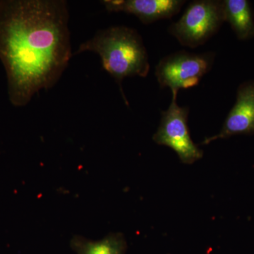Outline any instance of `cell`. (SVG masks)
<instances>
[{"label":"cell","mask_w":254,"mask_h":254,"mask_svg":"<svg viewBox=\"0 0 254 254\" xmlns=\"http://www.w3.org/2000/svg\"><path fill=\"white\" fill-rule=\"evenodd\" d=\"M184 0H104L101 3L110 12H125L136 16L143 24L171 18L178 14Z\"/></svg>","instance_id":"cell-7"},{"label":"cell","mask_w":254,"mask_h":254,"mask_svg":"<svg viewBox=\"0 0 254 254\" xmlns=\"http://www.w3.org/2000/svg\"><path fill=\"white\" fill-rule=\"evenodd\" d=\"M215 54L190 53L185 50L163 58L155 67V76L161 88H169L172 93L198 86L204 75L213 67Z\"/></svg>","instance_id":"cell-4"},{"label":"cell","mask_w":254,"mask_h":254,"mask_svg":"<svg viewBox=\"0 0 254 254\" xmlns=\"http://www.w3.org/2000/svg\"><path fill=\"white\" fill-rule=\"evenodd\" d=\"M173 99L168 109L161 112V120L153 140L158 145L173 149L182 163L191 165L203 158L200 149L190 138L188 127V107L179 106L177 93L173 92Z\"/></svg>","instance_id":"cell-5"},{"label":"cell","mask_w":254,"mask_h":254,"mask_svg":"<svg viewBox=\"0 0 254 254\" xmlns=\"http://www.w3.org/2000/svg\"><path fill=\"white\" fill-rule=\"evenodd\" d=\"M87 51L99 55L103 68L118 83L128 105L122 87L123 80L133 76L145 78L150 71L148 55L141 36L131 28L111 26L97 32L93 38L80 45L74 54Z\"/></svg>","instance_id":"cell-2"},{"label":"cell","mask_w":254,"mask_h":254,"mask_svg":"<svg viewBox=\"0 0 254 254\" xmlns=\"http://www.w3.org/2000/svg\"><path fill=\"white\" fill-rule=\"evenodd\" d=\"M68 18L64 0L0 1V60L14 106L53 88L67 67L73 55Z\"/></svg>","instance_id":"cell-1"},{"label":"cell","mask_w":254,"mask_h":254,"mask_svg":"<svg viewBox=\"0 0 254 254\" xmlns=\"http://www.w3.org/2000/svg\"><path fill=\"white\" fill-rule=\"evenodd\" d=\"M225 21L230 23L239 40L254 38V14L247 0H224Z\"/></svg>","instance_id":"cell-8"},{"label":"cell","mask_w":254,"mask_h":254,"mask_svg":"<svg viewBox=\"0 0 254 254\" xmlns=\"http://www.w3.org/2000/svg\"><path fill=\"white\" fill-rule=\"evenodd\" d=\"M70 247L76 254H125L127 242L120 232L110 233L95 241L75 235L70 242Z\"/></svg>","instance_id":"cell-9"},{"label":"cell","mask_w":254,"mask_h":254,"mask_svg":"<svg viewBox=\"0 0 254 254\" xmlns=\"http://www.w3.org/2000/svg\"><path fill=\"white\" fill-rule=\"evenodd\" d=\"M254 133V81L244 82L237 92L236 103L225 119L220 133L205 138L202 145L237 134Z\"/></svg>","instance_id":"cell-6"},{"label":"cell","mask_w":254,"mask_h":254,"mask_svg":"<svg viewBox=\"0 0 254 254\" xmlns=\"http://www.w3.org/2000/svg\"><path fill=\"white\" fill-rule=\"evenodd\" d=\"M224 22L222 1L195 0L188 5L180 19L170 25L168 32L182 46L195 48L216 34Z\"/></svg>","instance_id":"cell-3"}]
</instances>
